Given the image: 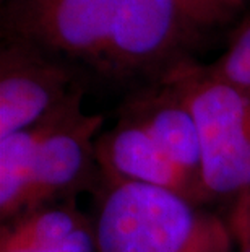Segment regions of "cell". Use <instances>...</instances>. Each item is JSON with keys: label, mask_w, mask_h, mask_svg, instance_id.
Here are the masks:
<instances>
[{"label": "cell", "mask_w": 250, "mask_h": 252, "mask_svg": "<svg viewBox=\"0 0 250 252\" xmlns=\"http://www.w3.org/2000/svg\"><path fill=\"white\" fill-rule=\"evenodd\" d=\"M93 218L98 252H237L226 217L161 187L103 184Z\"/></svg>", "instance_id": "cell-1"}, {"label": "cell", "mask_w": 250, "mask_h": 252, "mask_svg": "<svg viewBox=\"0 0 250 252\" xmlns=\"http://www.w3.org/2000/svg\"><path fill=\"white\" fill-rule=\"evenodd\" d=\"M159 78L192 112L201 147V173L211 202L229 203L250 184V91L180 59Z\"/></svg>", "instance_id": "cell-2"}, {"label": "cell", "mask_w": 250, "mask_h": 252, "mask_svg": "<svg viewBox=\"0 0 250 252\" xmlns=\"http://www.w3.org/2000/svg\"><path fill=\"white\" fill-rule=\"evenodd\" d=\"M84 91L34 126L33 182L26 212L101 189L96 142L104 117L82 108ZM21 213V215H23Z\"/></svg>", "instance_id": "cell-3"}, {"label": "cell", "mask_w": 250, "mask_h": 252, "mask_svg": "<svg viewBox=\"0 0 250 252\" xmlns=\"http://www.w3.org/2000/svg\"><path fill=\"white\" fill-rule=\"evenodd\" d=\"M115 0H8L2 12L10 39H23L101 70Z\"/></svg>", "instance_id": "cell-4"}, {"label": "cell", "mask_w": 250, "mask_h": 252, "mask_svg": "<svg viewBox=\"0 0 250 252\" xmlns=\"http://www.w3.org/2000/svg\"><path fill=\"white\" fill-rule=\"evenodd\" d=\"M84 91L65 57L23 39L0 51V137L34 127Z\"/></svg>", "instance_id": "cell-5"}, {"label": "cell", "mask_w": 250, "mask_h": 252, "mask_svg": "<svg viewBox=\"0 0 250 252\" xmlns=\"http://www.w3.org/2000/svg\"><path fill=\"white\" fill-rule=\"evenodd\" d=\"M180 0H115L101 72L132 75L180 61V51L198 34Z\"/></svg>", "instance_id": "cell-6"}, {"label": "cell", "mask_w": 250, "mask_h": 252, "mask_svg": "<svg viewBox=\"0 0 250 252\" xmlns=\"http://www.w3.org/2000/svg\"><path fill=\"white\" fill-rule=\"evenodd\" d=\"M96 152L103 184L137 182L154 186L175 192L198 205H208L150 132L129 116L122 114L112 128L101 133Z\"/></svg>", "instance_id": "cell-7"}, {"label": "cell", "mask_w": 250, "mask_h": 252, "mask_svg": "<svg viewBox=\"0 0 250 252\" xmlns=\"http://www.w3.org/2000/svg\"><path fill=\"white\" fill-rule=\"evenodd\" d=\"M122 114L146 128L171 161L187 176L210 203L201 173V147L192 112L167 82L159 78L154 87L137 93L124 106Z\"/></svg>", "instance_id": "cell-8"}, {"label": "cell", "mask_w": 250, "mask_h": 252, "mask_svg": "<svg viewBox=\"0 0 250 252\" xmlns=\"http://www.w3.org/2000/svg\"><path fill=\"white\" fill-rule=\"evenodd\" d=\"M0 252H98L94 218L75 200L34 208L2 223Z\"/></svg>", "instance_id": "cell-9"}, {"label": "cell", "mask_w": 250, "mask_h": 252, "mask_svg": "<svg viewBox=\"0 0 250 252\" xmlns=\"http://www.w3.org/2000/svg\"><path fill=\"white\" fill-rule=\"evenodd\" d=\"M208 67L213 73L250 91V18L236 31L220 59Z\"/></svg>", "instance_id": "cell-10"}, {"label": "cell", "mask_w": 250, "mask_h": 252, "mask_svg": "<svg viewBox=\"0 0 250 252\" xmlns=\"http://www.w3.org/2000/svg\"><path fill=\"white\" fill-rule=\"evenodd\" d=\"M200 30L226 23L244 8V0H180Z\"/></svg>", "instance_id": "cell-11"}, {"label": "cell", "mask_w": 250, "mask_h": 252, "mask_svg": "<svg viewBox=\"0 0 250 252\" xmlns=\"http://www.w3.org/2000/svg\"><path fill=\"white\" fill-rule=\"evenodd\" d=\"M237 249H250V184L229 207L226 215Z\"/></svg>", "instance_id": "cell-12"}, {"label": "cell", "mask_w": 250, "mask_h": 252, "mask_svg": "<svg viewBox=\"0 0 250 252\" xmlns=\"http://www.w3.org/2000/svg\"><path fill=\"white\" fill-rule=\"evenodd\" d=\"M237 252H250V249H237Z\"/></svg>", "instance_id": "cell-13"}, {"label": "cell", "mask_w": 250, "mask_h": 252, "mask_svg": "<svg viewBox=\"0 0 250 252\" xmlns=\"http://www.w3.org/2000/svg\"><path fill=\"white\" fill-rule=\"evenodd\" d=\"M2 2H5V0H2ZM7 2H8V0H7Z\"/></svg>", "instance_id": "cell-14"}]
</instances>
